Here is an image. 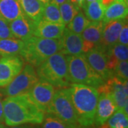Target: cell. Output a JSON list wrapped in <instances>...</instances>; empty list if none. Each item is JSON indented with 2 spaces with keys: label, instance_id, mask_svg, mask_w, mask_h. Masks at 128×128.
<instances>
[{
  "label": "cell",
  "instance_id": "obj_1",
  "mask_svg": "<svg viewBox=\"0 0 128 128\" xmlns=\"http://www.w3.org/2000/svg\"><path fill=\"white\" fill-rule=\"evenodd\" d=\"M4 122L9 127L42 123L45 113L28 93L6 97L3 100Z\"/></svg>",
  "mask_w": 128,
  "mask_h": 128
},
{
  "label": "cell",
  "instance_id": "obj_27",
  "mask_svg": "<svg viewBox=\"0 0 128 128\" xmlns=\"http://www.w3.org/2000/svg\"><path fill=\"white\" fill-rule=\"evenodd\" d=\"M80 9L76 6L69 0L59 5L60 16L63 20V22L66 26L68 25L71 22V20L76 16V14L78 13Z\"/></svg>",
  "mask_w": 128,
  "mask_h": 128
},
{
  "label": "cell",
  "instance_id": "obj_31",
  "mask_svg": "<svg viewBox=\"0 0 128 128\" xmlns=\"http://www.w3.org/2000/svg\"><path fill=\"white\" fill-rule=\"evenodd\" d=\"M118 43L122 44L123 45L128 46V25L126 23L123 26L121 32L120 33L118 37Z\"/></svg>",
  "mask_w": 128,
  "mask_h": 128
},
{
  "label": "cell",
  "instance_id": "obj_26",
  "mask_svg": "<svg viewBox=\"0 0 128 128\" xmlns=\"http://www.w3.org/2000/svg\"><path fill=\"white\" fill-rule=\"evenodd\" d=\"M90 21L88 19L85 14L81 11V9H80L71 20V22L66 26L71 32H75L78 34H81L83 30L90 23Z\"/></svg>",
  "mask_w": 128,
  "mask_h": 128
},
{
  "label": "cell",
  "instance_id": "obj_21",
  "mask_svg": "<svg viewBox=\"0 0 128 128\" xmlns=\"http://www.w3.org/2000/svg\"><path fill=\"white\" fill-rule=\"evenodd\" d=\"M0 14L9 22L24 15L18 0H0Z\"/></svg>",
  "mask_w": 128,
  "mask_h": 128
},
{
  "label": "cell",
  "instance_id": "obj_20",
  "mask_svg": "<svg viewBox=\"0 0 128 128\" xmlns=\"http://www.w3.org/2000/svg\"><path fill=\"white\" fill-rule=\"evenodd\" d=\"M24 14L36 23L42 19L44 4L38 0H18Z\"/></svg>",
  "mask_w": 128,
  "mask_h": 128
},
{
  "label": "cell",
  "instance_id": "obj_8",
  "mask_svg": "<svg viewBox=\"0 0 128 128\" xmlns=\"http://www.w3.org/2000/svg\"><path fill=\"white\" fill-rule=\"evenodd\" d=\"M128 80H122L115 76L106 80L103 85L97 88L99 93H110L116 103L118 109L122 110L128 114Z\"/></svg>",
  "mask_w": 128,
  "mask_h": 128
},
{
  "label": "cell",
  "instance_id": "obj_4",
  "mask_svg": "<svg viewBox=\"0 0 128 128\" xmlns=\"http://www.w3.org/2000/svg\"><path fill=\"white\" fill-rule=\"evenodd\" d=\"M24 41L21 55L27 64L34 67H38L50 56L60 51L61 44L60 39H50L35 36Z\"/></svg>",
  "mask_w": 128,
  "mask_h": 128
},
{
  "label": "cell",
  "instance_id": "obj_10",
  "mask_svg": "<svg viewBox=\"0 0 128 128\" xmlns=\"http://www.w3.org/2000/svg\"><path fill=\"white\" fill-rule=\"evenodd\" d=\"M84 55L92 68L105 81L114 76L108 66V56L105 51L96 47L85 53Z\"/></svg>",
  "mask_w": 128,
  "mask_h": 128
},
{
  "label": "cell",
  "instance_id": "obj_11",
  "mask_svg": "<svg viewBox=\"0 0 128 128\" xmlns=\"http://www.w3.org/2000/svg\"><path fill=\"white\" fill-rule=\"evenodd\" d=\"M55 91V87L49 82L38 80V81L31 89L28 94L37 106L44 113H46Z\"/></svg>",
  "mask_w": 128,
  "mask_h": 128
},
{
  "label": "cell",
  "instance_id": "obj_40",
  "mask_svg": "<svg viewBox=\"0 0 128 128\" xmlns=\"http://www.w3.org/2000/svg\"><path fill=\"white\" fill-rule=\"evenodd\" d=\"M78 128H90L89 127H81V126H80Z\"/></svg>",
  "mask_w": 128,
  "mask_h": 128
},
{
  "label": "cell",
  "instance_id": "obj_17",
  "mask_svg": "<svg viewBox=\"0 0 128 128\" xmlns=\"http://www.w3.org/2000/svg\"><path fill=\"white\" fill-rule=\"evenodd\" d=\"M66 27L65 24L53 23L41 19L36 23L34 36L50 39H60Z\"/></svg>",
  "mask_w": 128,
  "mask_h": 128
},
{
  "label": "cell",
  "instance_id": "obj_28",
  "mask_svg": "<svg viewBox=\"0 0 128 128\" xmlns=\"http://www.w3.org/2000/svg\"><path fill=\"white\" fill-rule=\"evenodd\" d=\"M41 128H72L63 120L50 113H45Z\"/></svg>",
  "mask_w": 128,
  "mask_h": 128
},
{
  "label": "cell",
  "instance_id": "obj_6",
  "mask_svg": "<svg viewBox=\"0 0 128 128\" xmlns=\"http://www.w3.org/2000/svg\"><path fill=\"white\" fill-rule=\"evenodd\" d=\"M46 113L54 114L70 128L80 127L68 88H58L56 90Z\"/></svg>",
  "mask_w": 128,
  "mask_h": 128
},
{
  "label": "cell",
  "instance_id": "obj_39",
  "mask_svg": "<svg viewBox=\"0 0 128 128\" xmlns=\"http://www.w3.org/2000/svg\"><path fill=\"white\" fill-rule=\"evenodd\" d=\"M93 1H96V0H85V2L87 3V2H93Z\"/></svg>",
  "mask_w": 128,
  "mask_h": 128
},
{
  "label": "cell",
  "instance_id": "obj_35",
  "mask_svg": "<svg viewBox=\"0 0 128 128\" xmlns=\"http://www.w3.org/2000/svg\"><path fill=\"white\" fill-rule=\"evenodd\" d=\"M114 1V0H100L102 4L103 5L105 8H106L108 6H109L110 4H112Z\"/></svg>",
  "mask_w": 128,
  "mask_h": 128
},
{
  "label": "cell",
  "instance_id": "obj_13",
  "mask_svg": "<svg viewBox=\"0 0 128 128\" xmlns=\"http://www.w3.org/2000/svg\"><path fill=\"white\" fill-rule=\"evenodd\" d=\"M117 110L118 108L116 103L110 93H99L94 124L97 126L102 125Z\"/></svg>",
  "mask_w": 128,
  "mask_h": 128
},
{
  "label": "cell",
  "instance_id": "obj_32",
  "mask_svg": "<svg viewBox=\"0 0 128 128\" xmlns=\"http://www.w3.org/2000/svg\"><path fill=\"white\" fill-rule=\"evenodd\" d=\"M4 94L0 90V123L4 122V108H3V100H4Z\"/></svg>",
  "mask_w": 128,
  "mask_h": 128
},
{
  "label": "cell",
  "instance_id": "obj_23",
  "mask_svg": "<svg viewBox=\"0 0 128 128\" xmlns=\"http://www.w3.org/2000/svg\"><path fill=\"white\" fill-rule=\"evenodd\" d=\"M82 9L87 18L90 22H101L104 16L105 7L102 4L100 0L91 2H86Z\"/></svg>",
  "mask_w": 128,
  "mask_h": 128
},
{
  "label": "cell",
  "instance_id": "obj_12",
  "mask_svg": "<svg viewBox=\"0 0 128 128\" xmlns=\"http://www.w3.org/2000/svg\"><path fill=\"white\" fill-rule=\"evenodd\" d=\"M126 23H128L127 18L113 20L105 23L102 33L100 44L97 47L106 52V50L109 49L110 47L118 43L120 33Z\"/></svg>",
  "mask_w": 128,
  "mask_h": 128
},
{
  "label": "cell",
  "instance_id": "obj_14",
  "mask_svg": "<svg viewBox=\"0 0 128 128\" xmlns=\"http://www.w3.org/2000/svg\"><path fill=\"white\" fill-rule=\"evenodd\" d=\"M105 23L101 22H90L81 34L82 38V54L100 45L102 33Z\"/></svg>",
  "mask_w": 128,
  "mask_h": 128
},
{
  "label": "cell",
  "instance_id": "obj_2",
  "mask_svg": "<svg viewBox=\"0 0 128 128\" xmlns=\"http://www.w3.org/2000/svg\"><path fill=\"white\" fill-rule=\"evenodd\" d=\"M69 93L81 127H90L95 121L99 92L97 88L80 83H70Z\"/></svg>",
  "mask_w": 128,
  "mask_h": 128
},
{
  "label": "cell",
  "instance_id": "obj_25",
  "mask_svg": "<svg viewBox=\"0 0 128 128\" xmlns=\"http://www.w3.org/2000/svg\"><path fill=\"white\" fill-rule=\"evenodd\" d=\"M42 19L53 23L64 24L60 13L59 6L52 2L44 4Z\"/></svg>",
  "mask_w": 128,
  "mask_h": 128
},
{
  "label": "cell",
  "instance_id": "obj_3",
  "mask_svg": "<svg viewBox=\"0 0 128 128\" xmlns=\"http://www.w3.org/2000/svg\"><path fill=\"white\" fill-rule=\"evenodd\" d=\"M39 80L49 82L58 88H68L70 82L66 56L60 51L50 56L36 70Z\"/></svg>",
  "mask_w": 128,
  "mask_h": 128
},
{
  "label": "cell",
  "instance_id": "obj_37",
  "mask_svg": "<svg viewBox=\"0 0 128 128\" xmlns=\"http://www.w3.org/2000/svg\"><path fill=\"white\" fill-rule=\"evenodd\" d=\"M38 1H40L44 4H46L47 3H48L49 2H50V0H38Z\"/></svg>",
  "mask_w": 128,
  "mask_h": 128
},
{
  "label": "cell",
  "instance_id": "obj_22",
  "mask_svg": "<svg viewBox=\"0 0 128 128\" xmlns=\"http://www.w3.org/2000/svg\"><path fill=\"white\" fill-rule=\"evenodd\" d=\"M24 41L16 38L0 39V56H20Z\"/></svg>",
  "mask_w": 128,
  "mask_h": 128
},
{
  "label": "cell",
  "instance_id": "obj_5",
  "mask_svg": "<svg viewBox=\"0 0 128 128\" xmlns=\"http://www.w3.org/2000/svg\"><path fill=\"white\" fill-rule=\"evenodd\" d=\"M70 82L80 83L98 88L105 80L92 68L84 54L66 56Z\"/></svg>",
  "mask_w": 128,
  "mask_h": 128
},
{
  "label": "cell",
  "instance_id": "obj_16",
  "mask_svg": "<svg viewBox=\"0 0 128 128\" xmlns=\"http://www.w3.org/2000/svg\"><path fill=\"white\" fill-rule=\"evenodd\" d=\"M9 27L14 38L25 41L34 36L36 22L24 14L10 22Z\"/></svg>",
  "mask_w": 128,
  "mask_h": 128
},
{
  "label": "cell",
  "instance_id": "obj_24",
  "mask_svg": "<svg viewBox=\"0 0 128 128\" xmlns=\"http://www.w3.org/2000/svg\"><path fill=\"white\" fill-rule=\"evenodd\" d=\"M101 126L102 128H128V114L122 110L118 109Z\"/></svg>",
  "mask_w": 128,
  "mask_h": 128
},
{
  "label": "cell",
  "instance_id": "obj_29",
  "mask_svg": "<svg viewBox=\"0 0 128 128\" xmlns=\"http://www.w3.org/2000/svg\"><path fill=\"white\" fill-rule=\"evenodd\" d=\"M114 76L122 80H128V61H119L114 70Z\"/></svg>",
  "mask_w": 128,
  "mask_h": 128
},
{
  "label": "cell",
  "instance_id": "obj_9",
  "mask_svg": "<svg viewBox=\"0 0 128 128\" xmlns=\"http://www.w3.org/2000/svg\"><path fill=\"white\" fill-rule=\"evenodd\" d=\"M24 60L20 56H2L0 58V88H4L21 72Z\"/></svg>",
  "mask_w": 128,
  "mask_h": 128
},
{
  "label": "cell",
  "instance_id": "obj_30",
  "mask_svg": "<svg viewBox=\"0 0 128 128\" xmlns=\"http://www.w3.org/2000/svg\"><path fill=\"white\" fill-rule=\"evenodd\" d=\"M14 38L9 27V22L0 14V39Z\"/></svg>",
  "mask_w": 128,
  "mask_h": 128
},
{
  "label": "cell",
  "instance_id": "obj_33",
  "mask_svg": "<svg viewBox=\"0 0 128 128\" xmlns=\"http://www.w3.org/2000/svg\"><path fill=\"white\" fill-rule=\"evenodd\" d=\"M9 128H41L38 124H23L17 126L10 127Z\"/></svg>",
  "mask_w": 128,
  "mask_h": 128
},
{
  "label": "cell",
  "instance_id": "obj_41",
  "mask_svg": "<svg viewBox=\"0 0 128 128\" xmlns=\"http://www.w3.org/2000/svg\"><path fill=\"white\" fill-rule=\"evenodd\" d=\"M0 58H1V57H0Z\"/></svg>",
  "mask_w": 128,
  "mask_h": 128
},
{
  "label": "cell",
  "instance_id": "obj_15",
  "mask_svg": "<svg viewBox=\"0 0 128 128\" xmlns=\"http://www.w3.org/2000/svg\"><path fill=\"white\" fill-rule=\"evenodd\" d=\"M60 52L66 56H75L82 54V38L81 34L71 32L66 27L60 38Z\"/></svg>",
  "mask_w": 128,
  "mask_h": 128
},
{
  "label": "cell",
  "instance_id": "obj_19",
  "mask_svg": "<svg viewBox=\"0 0 128 128\" xmlns=\"http://www.w3.org/2000/svg\"><path fill=\"white\" fill-rule=\"evenodd\" d=\"M106 54L108 56V66L113 73L119 61L128 60V47L118 42L106 50Z\"/></svg>",
  "mask_w": 128,
  "mask_h": 128
},
{
  "label": "cell",
  "instance_id": "obj_36",
  "mask_svg": "<svg viewBox=\"0 0 128 128\" xmlns=\"http://www.w3.org/2000/svg\"><path fill=\"white\" fill-rule=\"evenodd\" d=\"M66 1H68V0H50V2H54V3H55L57 5H60L61 4H63L64 2H66Z\"/></svg>",
  "mask_w": 128,
  "mask_h": 128
},
{
  "label": "cell",
  "instance_id": "obj_7",
  "mask_svg": "<svg viewBox=\"0 0 128 128\" xmlns=\"http://www.w3.org/2000/svg\"><path fill=\"white\" fill-rule=\"evenodd\" d=\"M38 77L34 67L26 64L21 72L2 91L6 97L28 93L33 86L38 81Z\"/></svg>",
  "mask_w": 128,
  "mask_h": 128
},
{
  "label": "cell",
  "instance_id": "obj_18",
  "mask_svg": "<svg viewBox=\"0 0 128 128\" xmlns=\"http://www.w3.org/2000/svg\"><path fill=\"white\" fill-rule=\"evenodd\" d=\"M128 14V0H114L105 9L102 22L127 18Z\"/></svg>",
  "mask_w": 128,
  "mask_h": 128
},
{
  "label": "cell",
  "instance_id": "obj_34",
  "mask_svg": "<svg viewBox=\"0 0 128 128\" xmlns=\"http://www.w3.org/2000/svg\"><path fill=\"white\" fill-rule=\"evenodd\" d=\"M69 1L70 2H72L76 6H77L78 8L80 9H82V6H84L85 3H86L85 0H69Z\"/></svg>",
  "mask_w": 128,
  "mask_h": 128
},
{
  "label": "cell",
  "instance_id": "obj_38",
  "mask_svg": "<svg viewBox=\"0 0 128 128\" xmlns=\"http://www.w3.org/2000/svg\"><path fill=\"white\" fill-rule=\"evenodd\" d=\"M0 128H7L6 126H4V124H3L2 123H0Z\"/></svg>",
  "mask_w": 128,
  "mask_h": 128
}]
</instances>
